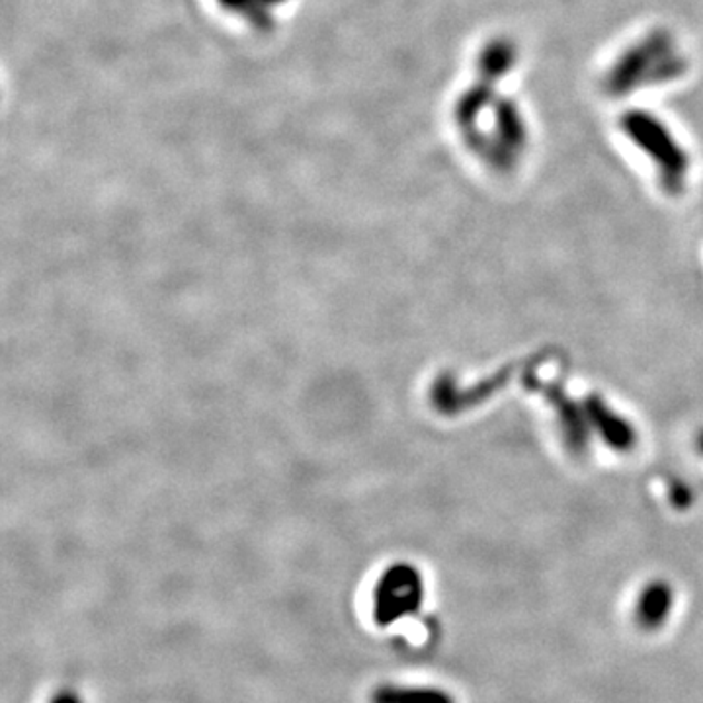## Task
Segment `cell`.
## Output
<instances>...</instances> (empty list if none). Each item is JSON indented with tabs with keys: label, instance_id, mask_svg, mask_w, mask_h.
Here are the masks:
<instances>
[{
	"label": "cell",
	"instance_id": "6da1fadb",
	"mask_svg": "<svg viewBox=\"0 0 703 703\" xmlns=\"http://www.w3.org/2000/svg\"><path fill=\"white\" fill-rule=\"evenodd\" d=\"M424 604L423 576L411 565H393L373 586L372 616L380 627L413 618Z\"/></svg>",
	"mask_w": 703,
	"mask_h": 703
},
{
	"label": "cell",
	"instance_id": "7a4b0ae2",
	"mask_svg": "<svg viewBox=\"0 0 703 703\" xmlns=\"http://www.w3.org/2000/svg\"><path fill=\"white\" fill-rule=\"evenodd\" d=\"M370 703H458V700L444 688L383 682L373 688Z\"/></svg>",
	"mask_w": 703,
	"mask_h": 703
},
{
	"label": "cell",
	"instance_id": "3957f363",
	"mask_svg": "<svg viewBox=\"0 0 703 703\" xmlns=\"http://www.w3.org/2000/svg\"><path fill=\"white\" fill-rule=\"evenodd\" d=\"M672 594L662 585H652L639 594L633 606V618L639 629L659 631L672 614Z\"/></svg>",
	"mask_w": 703,
	"mask_h": 703
},
{
	"label": "cell",
	"instance_id": "277c9868",
	"mask_svg": "<svg viewBox=\"0 0 703 703\" xmlns=\"http://www.w3.org/2000/svg\"><path fill=\"white\" fill-rule=\"evenodd\" d=\"M221 7L248 20L253 26L266 30L271 24V12L286 0H217Z\"/></svg>",
	"mask_w": 703,
	"mask_h": 703
},
{
	"label": "cell",
	"instance_id": "5b68a950",
	"mask_svg": "<svg viewBox=\"0 0 703 703\" xmlns=\"http://www.w3.org/2000/svg\"><path fill=\"white\" fill-rule=\"evenodd\" d=\"M50 703H85L83 695L75 692V690H60L57 694L53 695Z\"/></svg>",
	"mask_w": 703,
	"mask_h": 703
}]
</instances>
